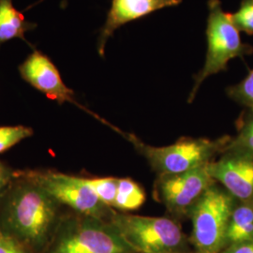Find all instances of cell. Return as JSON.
<instances>
[{"mask_svg":"<svg viewBox=\"0 0 253 253\" xmlns=\"http://www.w3.org/2000/svg\"><path fill=\"white\" fill-rule=\"evenodd\" d=\"M1 196L0 229L30 253H44L62 217L60 204L30 181L15 177Z\"/></svg>","mask_w":253,"mask_h":253,"instance_id":"6da1fadb","label":"cell"},{"mask_svg":"<svg viewBox=\"0 0 253 253\" xmlns=\"http://www.w3.org/2000/svg\"><path fill=\"white\" fill-rule=\"evenodd\" d=\"M118 133L134 146L158 175L176 174L208 165L221 153L231 137L224 136L217 140L206 138H182L172 145L152 146L144 143L132 133L117 128Z\"/></svg>","mask_w":253,"mask_h":253,"instance_id":"7a4b0ae2","label":"cell"},{"mask_svg":"<svg viewBox=\"0 0 253 253\" xmlns=\"http://www.w3.org/2000/svg\"><path fill=\"white\" fill-rule=\"evenodd\" d=\"M44 253H135L109 220L77 214L61 219Z\"/></svg>","mask_w":253,"mask_h":253,"instance_id":"3957f363","label":"cell"},{"mask_svg":"<svg viewBox=\"0 0 253 253\" xmlns=\"http://www.w3.org/2000/svg\"><path fill=\"white\" fill-rule=\"evenodd\" d=\"M209 14L207 27L208 53L203 69L194 76V84L188 98L191 103L201 84L209 76L224 72L230 60L253 54V46L244 43L239 30L225 12L219 0H208Z\"/></svg>","mask_w":253,"mask_h":253,"instance_id":"277c9868","label":"cell"},{"mask_svg":"<svg viewBox=\"0 0 253 253\" xmlns=\"http://www.w3.org/2000/svg\"><path fill=\"white\" fill-rule=\"evenodd\" d=\"M108 220L135 253L185 252L186 235L168 217H145L113 210Z\"/></svg>","mask_w":253,"mask_h":253,"instance_id":"5b68a950","label":"cell"},{"mask_svg":"<svg viewBox=\"0 0 253 253\" xmlns=\"http://www.w3.org/2000/svg\"><path fill=\"white\" fill-rule=\"evenodd\" d=\"M237 200L217 182L190 211L191 243L195 253H221L226 248L227 229Z\"/></svg>","mask_w":253,"mask_h":253,"instance_id":"8992f818","label":"cell"},{"mask_svg":"<svg viewBox=\"0 0 253 253\" xmlns=\"http://www.w3.org/2000/svg\"><path fill=\"white\" fill-rule=\"evenodd\" d=\"M15 177L36 184L57 203L80 215L108 220L114 210L96 196L83 177L53 171L15 172Z\"/></svg>","mask_w":253,"mask_h":253,"instance_id":"52a82bcc","label":"cell"},{"mask_svg":"<svg viewBox=\"0 0 253 253\" xmlns=\"http://www.w3.org/2000/svg\"><path fill=\"white\" fill-rule=\"evenodd\" d=\"M214 183L205 165L182 173L159 175L155 196L173 216L189 217L191 209Z\"/></svg>","mask_w":253,"mask_h":253,"instance_id":"ba28073f","label":"cell"},{"mask_svg":"<svg viewBox=\"0 0 253 253\" xmlns=\"http://www.w3.org/2000/svg\"><path fill=\"white\" fill-rule=\"evenodd\" d=\"M208 170L238 202L253 201V157L225 147L218 160L208 163Z\"/></svg>","mask_w":253,"mask_h":253,"instance_id":"9c48e42d","label":"cell"},{"mask_svg":"<svg viewBox=\"0 0 253 253\" xmlns=\"http://www.w3.org/2000/svg\"><path fill=\"white\" fill-rule=\"evenodd\" d=\"M19 72L25 81L42 93L45 94L46 97L50 100H55L59 104L71 102L89 113L104 124L106 123L102 118L84 108L76 101L74 92L64 84L58 70L45 54H42L39 51H34L19 67Z\"/></svg>","mask_w":253,"mask_h":253,"instance_id":"30bf717a","label":"cell"},{"mask_svg":"<svg viewBox=\"0 0 253 253\" xmlns=\"http://www.w3.org/2000/svg\"><path fill=\"white\" fill-rule=\"evenodd\" d=\"M182 0H112L104 26L98 40V53L104 55L109 38L126 23L145 17L156 10L179 5Z\"/></svg>","mask_w":253,"mask_h":253,"instance_id":"8fae6325","label":"cell"},{"mask_svg":"<svg viewBox=\"0 0 253 253\" xmlns=\"http://www.w3.org/2000/svg\"><path fill=\"white\" fill-rule=\"evenodd\" d=\"M251 241H253V201H237L228 224L226 248Z\"/></svg>","mask_w":253,"mask_h":253,"instance_id":"7c38bea8","label":"cell"},{"mask_svg":"<svg viewBox=\"0 0 253 253\" xmlns=\"http://www.w3.org/2000/svg\"><path fill=\"white\" fill-rule=\"evenodd\" d=\"M34 27L36 25L27 22L11 0H0V46L15 38L26 41L25 33Z\"/></svg>","mask_w":253,"mask_h":253,"instance_id":"4fadbf2b","label":"cell"},{"mask_svg":"<svg viewBox=\"0 0 253 253\" xmlns=\"http://www.w3.org/2000/svg\"><path fill=\"white\" fill-rule=\"evenodd\" d=\"M145 201V190L130 178H118V191L113 209L132 211L141 208Z\"/></svg>","mask_w":253,"mask_h":253,"instance_id":"5bb4252c","label":"cell"},{"mask_svg":"<svg viewBox=\"0 0 253 253\" xmlns=\"http://www.w3.org/2000/svg\"><path fill=\"white\" fill-rule=\"evenodd\" d=\"M237 133L231 138L226 148L253 158V111L246 109L236 121Z\"/></svg>","mask_w":253,"mask_h":253,"instance_id":"9a60e30c","label":"cell"},{"mask_svg":"<svg viewBox=\"0 0 253 253\" xmlns=\"http://www.w3.org/2000/svg\"><path fill=\"white\" fill-rule=\"evenodd\" d=\"M96 196L109 208H113L118 191V178L116 177H97L84 178Z\"/></svg>","mask_w":253,"mask_h":253,"instance_id":"2e32d148","label":"cell"},{"mask_svg":"<svg viewBox=\"0 0 253 253\" xmlns=\"http://www.w3.org/2000/svg\"><path fill=\"white\" fill-rule=\"evenodd\" d=\"M226 93L230 99L253 111V69L242 81L228 87Z\"/></svg>","mask_w":253,"mask_h":253,"instance_id":"e0dca14e","label":"cell"},{"mask_svg":"<svg viewBox=\"0 0 253 253\" xmlns=\"http://www.w3.org/2000/svg\"><path fill=\"white\" fill-rule=\"evenodd\" d=\"M32 135L33 130L28 126H0V154L4 153L21 141Z\"/></svg>","mask_w":253,"mask_h":253,"instance_id":"ac0fdd59","label":"cell"},{"mask_svg":"<svg viewBox=\"0 0 253 253\" xmlns=\"http://www.w3.org/2000/svg\"><path fill=\"white\" fill-rule=\"evenodd\" d=\"M229 14L239 32L253 35V0H241L239 9Z\"/></svg>","mask_w":253,"mask_h":253,"instance_id":"d6986e66","label":"cell"},{"mask_svg":"<svg viewBox=\"0 0 253 253\" xmlns=\"http://www.w3.org/2000/svg\"><path fill=\"white\" fill-rule=\"evenodd\" d=\"M0 253H30L27 249L0 229Z\"/></svg>","mask_w":253,"mask_h":253,"instance_id":"ffe728a7","label":"cell"},{"mask_svg":"<svg viewBox=\"0 0 253 253\" xmlns=\"http://www.w3.org/2000/svg\"><path fill=\"white\" fill-rule=\"evenodd\" d=\"M15 179V171L0 162V198Z\"/></svg>","mask_w":253,"mask_h":253,"instance_id":"44dd1931","label":"cell"},{"mask_svg":"<svg viewBox=\"0 0 253 253\" xmlns=\"http://www.w3.org/2000/svg\"><path fill=\"white\" fill-rule=\"evenodd\" d=\"M221 253H253V241L228 247Z\"/></svg>","mask_w":253,"mask_h":253,"instance_id":"7402d4cb","label":"cell"},{"mask_svg":"<svg viewBox=\"0 0 253 253\" xmlns=\"http://www.w3.org/2000/svg\"><path fill=\"white\" fill-rule=\"evenodd\" d=\"M67 1H68V0H62V3H61V7H62V8H65V7H66V5H67Z\"/></svg>","mask_w":253,"mask_h":253,"instance_id":"603a6c76","label":"cell"},{"mask_svg":"<svg viewBox=\"0 0 253 253\" xmlns=\"http://www.w3.org/2000/svg\"><path fill=\"white\" fill-rule=\"evenodd\" d=\"M185 253V252H184V253Z\"/></svg>","mask_w":253,"mask_h":253,"instance_id":"cb8c5ba5","label":"cell"}]
</instances>
